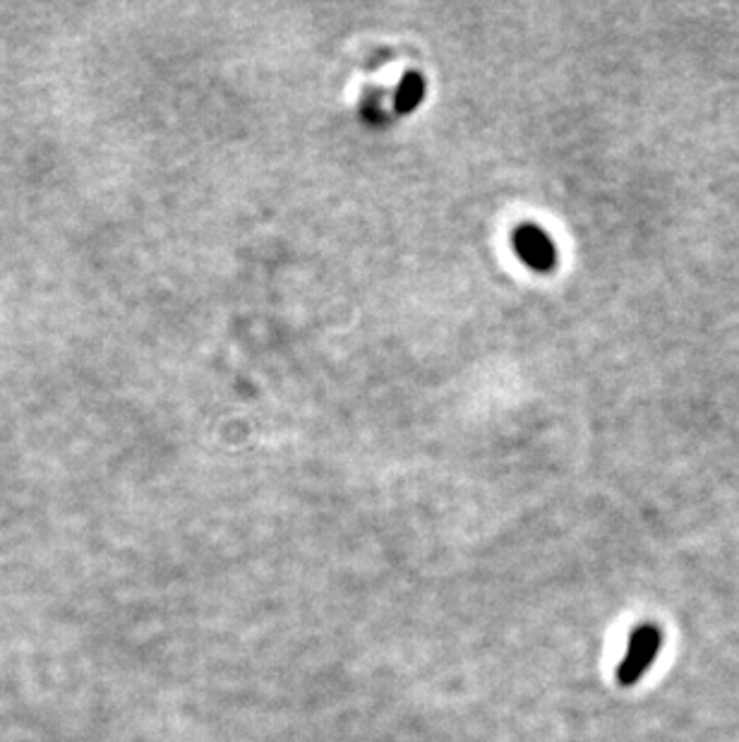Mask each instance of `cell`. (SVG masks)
<instances>
[{"instance_id": "1", "label": "cell", "mask_w": 739, "mask_h": 742, "mask_svg": "<svg viewBox=\"0 0 739 742\" xmlns=\"http://www.w3.org/2000/svg\"><path fill=\"white\" fill-rule=\"evenodd\" d=\"M660 646H663V632L656 625H639L629 639L627 656L617 666V682L622 687H632L646 675L651 663L656 661Z\"/></svg>"}, {"instance_id": "2", "label": "cell", "mask_w": 739, "mask_h": 742, "mask_svg": "<svg viewBox=\"0 0 739 742\" xmlns=\"http://www.w3.org/2000/svg\"><path fill=\"white\" fill-rule=\"evenodd\" d=\"M516 248H519L521 257H524L528 265L538 269H548L552 265V260H555L550 241L538 229H533V226L516 233Z\"/></svg>"}]
</instances>
